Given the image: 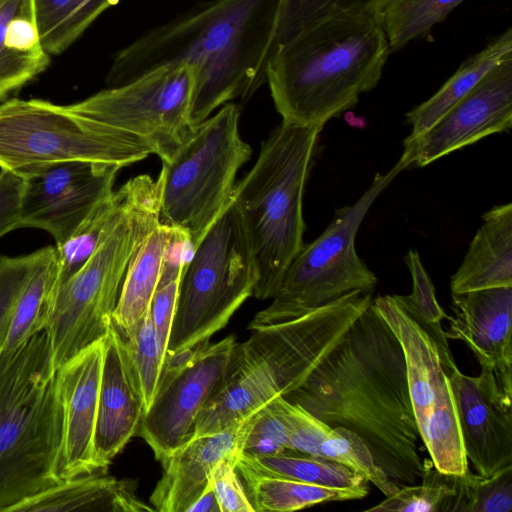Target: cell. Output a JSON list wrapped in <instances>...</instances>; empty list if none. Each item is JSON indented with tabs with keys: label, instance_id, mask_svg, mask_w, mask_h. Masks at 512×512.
<instances>
[{
	"label": "cell",
	"instance_id": "obj_40",
	"mask_svg": "<svg viewBox=\"0 0 512 512\" xmlns=\"http://www.w3.org/2000/svg\"><path fill=\"white\" fill-rule=\"evenodd\" d=\"M44 252L41 248L24 256H0V341L14 304Z\"/></svg>",
	"mask_w": 512,
	"mask_h": 512
},
{
	"label": "cell",
	"instance_id": "obj_4",
	"mask_svg": "<svg viewBox=\"0 0 512 512\" xmlns=\"http://www.w3.org/2000/svg\"><path fill=\"white\" fill-rule=\"evenodd\" d=\"M371 303V292L357 289L252 330L235 344L225 379L197 416L192 437L222 431L300 387Z\"/></svg>",
	"mask_w": 512,
	"mask_h": 512
},
{
	"label": "cell",
	"instance_id": "obj_6",
	"mask_svg": "<svg viewBox=\"0 0 512 512\" xmlns=\"http://www.w3.org/2000/svg\"><path fill=\"white\" fill-rule=\"evenodd\" d=\"M321 130L281 122L262 142L251 170L234 186L232 199L256 264L257 299L275 295L304 245L303 195Z\"/></svg>",
	"mask_w": 512,
	"mask_h": 512
},
{
	"label": "cell",
	"instance_id": "obj_33",
	"mask_svg": "<svg viewBox=\"0 0 512 512\" xmlns=\"http://www.w3.org/2000/svg\"><path fill=\"white\" fill-rule=\"evenodd\" d=\"M387 1L388 0H281L274 39L268 59L277 45L288 40L303 28L324 18L339 14H353L368 15L380 19L382 10Z\"/></svg>",
	"mask_w": 512,
	"mask_h": 512
},
{
	"label": "cell",
	"instance_id": "obj_22",
	"mask_svg": "<svg viewBox=\"0 0 512 512\" xmlns=\"http://www.w3.org/2000/svg\"><path fill=\"white\" fill-rule=\"evenodd\" d=\"M512 287V204L483 215L468 251L450 281L451 293Z\"/></svg>",
	"mask_w": 512,
	"mask_h": 512
},
{
	"label": "cell",
	"instance_id": "obj_26",
	"mask_svg": "<svg viewBox=\"0 0 512 512\" xmlns=\"http://www.w3.org/2000/svg\"><path fill=\"white\" fill-rule=\"evenodd\" d=\"M235 466L262 475L335 489L353 490L364 497L369 493V482L350 468L326 458L296 451L267 456H253L241 452Z\"/></svg>",
	"mask_w": 512,
	"mask_h": 512
},
{
	"label": "cell",
	"instance_id": "obj_3",
	"mask_svg": "<svg viewBox=\"0 0 512 512\" xmlns=\"http://www.w3.org/2000/svg\"><path fill=\"white\" fill-rule=\"evenodd\" d=\"M390 52L380 19L339 14L280 43L265 82L282 122L321 127L378 84Z\"/></svg>",
	"mask_w": 512,
	"mask_h": 512
},
{
	"label": "cell",
	"instance_id": "obj_15",
	"mask_svg": "<svg viewBox=\"0 0 512 512\" xmlns=\"http://www.w3.org/2000/svg\"><path fill=\"white\" fill-rule=\"evenodd\" d=\"M120 169L106 163L67 161L18 173L24 179L18 229H41L56 245L63 243L114 191Z\"/></svg>",
	"mask_w": 512,
	"mask_h": 512
},
{
	"label": "cell",
	"instance_id": "obj_34",
	"mask_svg": "<svg viewBox=\"0 0 512 512\" xmlns=\"http://www.w3.org/2000/svg\"><path fill=\"white\" fill-rule=\"evenodd\" d=\"M464 0H388L381 23L390 49H399L428 32Z\"/></svg>",
	"mask_w": 512,
	"mask_h": 512
},
{
	"label": "cell",
	"instance_id": "obj_8",
	"mask_svg": "<svg viewBox=\"0 0 512 512\" xmlns=\"http://www.w3.org/2000/svg\"><path fill=\"white\" fill-rule=\"evenodd\" d=\"M257 278L247 233L232 199L184 266L165 358L209 345L211 336L253 295Z\"/></svg>",
	"mask_w": 512,
	"mask_h": 512
},
{
	"label": "cell",
	"instance_id": "obj_11",
	"mask_svg": "<svg viewBox=\"0 0 512 512\" xmlns=\"http://www.w3.org/2000/svg\"><path fill=\"white\" fill-rule=\"evenodd\" d=\"M150 154L139 139L96 128L67 105L18 98L0 104V169L21 173L67 161L123 168Z\"/></svg>",
	"mask_w": 512,
	"mask_h": 512
},
{
	"label": "cell",
	"instance_id": "obj_1",
	"mask_svg": "<svg viewBox=\"0 0 512 512\" xmlns=\"http://www.w3.org/2000/svg\"><path fill=\"white\" fill-rule=\"evenodd\" d=\"M284 398L331 427L355 432L398 487L420 483L425 459L403 350L372 303L304 383Z\"/></svg>",
	"mask_w": 512,
	"mask_h": 512
},
{
	"label": "cell",
	"instance_id": "obj_13",
	"mask_svg": "<svg viewBox=\"0 0 512 512\" xmlns=\"http://www.w3.org/2000/svg\"><path fill=\"white\" fill-rule=\"evenodd\" d=\"M399 341L419 436L434 467L448 474L468 470L454 395L438 347L427 331L394 299L372 301Z\"/></svg>",
	"mask_w": 512,
	"mask_h": 512
},
{
	"label": "cell",
	"instance_id": "obj_39",
	"mask_svg": "<svg viewBox=\"0 0 512 512\" xmlns=\"http://www.w3.org/2000/svg\"><path fill=\"white\" fill-rule=\"evenodd\" d=\"M292 451L288 432L270 402L255 412L242 452L253 456L278 455Z\"/></svg>",
	"mask_w": 512,
	"mask_h": 512
},
{
	"label": "cell",
	"instance_id": "obj_16",
	"mask_svg": "<svg viewBox=\"0 0 512 512\" xmlns=\"http://www.w3.org/2000/svg\"><path fill=\"white\" fill-rule=\"evenodd\" d=\"M512 126V53L430 128L403 141L399 160L406 168L424 167L453 151Z\"/></svg>",
	"mask_w": 512,
	"mask_h": 512
},
{
	"label": "cell",
	"instance_id": "obj_29",
	"mask_svg": "<svg viewBox=\"0 0 512 512\" xmlns=\"http://www.w3.org/2000/svg\"><path fill=\"white\" fill-rule=\"evenodd\" d=\"M57 280L56 250L47 246L14 304L0 341V352L16 349L44 328L48 302Z\"/></svg>",
	"mask_w": 512,
	"mask_h": 512
},
{
	"label": "cell",
	"instance_id": "obj_19",
	"mask_svg": "<svg viewBox=\"0 0 512 512\" xmlns=\"http://www.w3.org/2000/svg\"><path fill=\"white\" fill-rule=\"evenodd\" d=\"M452 309L446 338L464 341L512 394V287L452 293Z\"/></svg>",
	"mask_w": 512,
	"mask_h": 512
},
{
	"label": "cell",
	"instance_id": "obj_23",
	"mask_svg": "<svg viewBox=\"0 0 512 512\" xmlns=\"http://www.w3.org/2000/svg\"><path fill=\"white\" fill-rule=\"evenodd\" d=\"M155 511L136 494V484L104 471L62 481L15 506L9 512Z\"/></svg>",
	"mask_w": 512,
	"mask_h": 512
},
{
	"label": "cell",
	"instance_id": "obj_32",
	"mask_svg": "<svg viewBox=\"0 0 512 512\" xmlns=\"http://www.w3.org/2000/svg\"><path fill=\"white\" fill-rule=\"evenodd\" d=\"M412 277L410 295H393L398 304L414 318L434 339L445 371L456 366L452 357L448 339L442 329L441 321L448 316L439 305L432 280L424 268L416 250H409L404 257Z\"/></svg>",
	"mask_w": 512,
	"mask_h": 512
},
{
	"label": "cell",
	"instance_id": "obj_14",
	"mask_svg": "<svg viewBox=\"0 0 512 512\" xmlns=\"http://www.w3.org/2000/svg\"><path fill=\"white\" fill-rule=\"evenodd\" d=\"M233 335L194 352L167 356L138 435L162 462L187 442L197 416L225 379Z\"/></svg>",
	"mask_w": 512,
	"mask_h": 512
},
{
	"label": "cell",
	"instance_id": "obj_43",
	"mask_svg": "<svg viewBox=\"0 0 512 512\" xmlns=\"http://www.w3.org/2000/svg\"><path fill=\"white\" fill-rule=\"evenodd\" d=\"M186 512H220L216 496L210 484L188 507Z\"/></svg>",
	"mask_w": 512,
	"mask_h": 512
},
{
	"label": "cell",
	"instance_id": "obj_37",
	"mask_svg": "<svg viewBox=\"0 0 512 512\" xmlns=\"http://www.w3.org/2000/svg\"><path fill=\"white\" fill-rule=\"evenodd\" d=\"M120 335L146 411L153 401L165 361V353L157 339L149 310L129 332Z\"/></svg>",
	"mask_w": 512,
	"mask_h": 512
},
{
	"label": "cell",
	"instance_id": "obj_35",
	"mask_svg": "<svg viewBox=\"0 0 512 512\" xmlns=\"http://www.w3.org/2000/svg\"><path fill=\"white\" fill-rule=\"evenodd\" d=\"M455 474L437 470L431 459H425L420 483L399 487L379 504L364 511L375 512H453Z\"/></svg>",
	"mask_w": 512,
	"mask_h": 512
},
{
	"label": "cell",
	"instance_id": "obj_18",
	"mask_svg": "<svg viewBox=\"0 0 512 512\" xmlns=\"http://www.w3.org/2000/svg\"><path fill=\"white\" fill-rule=\"evenodd\" d=\"M103 348L104 338L58 368L62 438L57 472L61 481L100 472L94 460V434Z\"/></svg>",
	"mask_w": 512,
	"mask_h": 512
},
{
	"label": "cell",
	"instance_id": "obj_10",
	"mask_svg": "<svg viewBox=\"0 0 512 512\" xmlns=\"http://www.w3.org/2000/svg\"><path fill=\"white\" fill-rule=\"evenodd\" d=\"M404 169L398 160L388 172L377 173L355 203L335 211L323 233L303 245L270 305L254 316L248 329L299 317L353 290L374 289L377 278L356 252V235L373 202Z\"/></svg>",
	"mask_w": 512,
	"mask_h": 512
},
{
	"label": "cell",
	"instance_id": "obj_21",
	"mask_svg": "<svg viewBox=\"0 0 512 512\" xmlns=\"http://www.w3.org/2000/svg\"><path fill=\"white\" fill-rule=\"evenodd\" d=\"M255 412L222 431L190 438L163 460L162 476L150 496L154 510L186 512L209 486L213 468L224 459L237 461Z\"/></svg>",
	"mask_w": 512,
	"mask_h": 512
},
{
	"label": "cell",
	"instance_id": "obj_24",
	"mask_svg": "<svg viewBox=\"0 0 512 512\" xmlns=\"http://www.w3.org/2000/svg\"><path fill=\"white\" fill-rule=\"evenodd\" d=\"M49 63L33 0H0V101L32 81Z\"/></svg>",
	"mask_w": 512,
	"mask_h": 512
},
{
	"label": "cell",
	"instance_id": "obj_5",
	"mask_svg": "<svg viewBox=\"0 0 512 512\" xmlns=\"http://www.w3.org/2000/svg\"><path fill=\"white\" fill-rule=\"evenodd\" d=\"M58 369L45 329L0 352V512L62 481Z\"/></svg>",
	"mask_w": 512,
	"mask_h": 512
},
{
	"label": "cell",
	"instance_id": "obj_7",
	"mask_svg": "<svg viewBox=\"0 0 512 512\" xmlns=\"http://www.w3.org/2000/svg\"><path fill=\"white\" fill-rule=\"evenodd\" d=\"M158 222L156 181L149 175H138L137 189L125 215L89 259L51 293L44 329L57 369L106 336L128 263Z\"/></svg>",
	"mask_w": 512,
	"mask_h": 512
},
{
	"label": "cell",
	"instance_id": "obj_41",
	"mask_svg": "<svg viewBox=\"0 0 512 512\" xmlns=\"http://www.w3.org/2000/svg\"><path fill=\"white\" fill-rule=\"evenodd\" d=\"M235 465V460L224 459L213 468L209 476V484L220 512H255Z\"/></svg>",
	"mask_w": 512,
	"mask_h": 512
},
{
	"label": "cell",
	"instance_id": "obj_12",
	"mask_svg": "<svg viewBox=\"0 0 512 512\" xmlns=\"http://www.w3.org/2000/svg\"><path fill=\"white\" fill-rule=\"evenodd\" d=\"M194 80L193 66L167 64L67 106L96 128L139 139L164 162L195 129L189 121Z\"/></svg>",
	"mask_w": 512,
	"mask_h": 512
},
{
	"label": "cell",
	"instance_id": "obj_2",
	"mask_svg": "<svg viewBox=\"0 0 512 512\" xmlns=\"http://www.w3.org/2000/svg\"><path fill=\"white\" fill-rule=\"evenodd\" d=\"M281 0H211L140 35L116 52L114 87L167 64L194 67L193 128L218 107L248 100L265 83Z\"/></svg>",
	"mask_w": 512,
	"mask_h": 512
},
{
	"label": "cell",
	"instance_id": "obj_20",
	"mask_svg": "<svg viewBox=\"0 0 512 512\" xmlns=\"http://www.w3.org/2000/svg\"><path fill=\"white\" fill-rule=\"evenodd\" d=\"M145 412L123 339L113 323L104 337L94 460L105 471L130 440L138 435Z\"/></svg>",
	"mask_w": 512,
	"mask_h": 512
},
{
	"label": "cell",
	"instance_id": "obj_28",
	"mask_svg": "<svg viewBox=\"0 0 512 512\" xmlns=\"http://www.w3.org/2000/svg\"><path fill=\"white\" fill-rule=\"evenodd\" d=\"M138 185L131 178L103 200L63 243L56 245L57 284L77 271L128 210ZM56 284V285H57Z\"/></svg>",
	"mask_w": 512,
	"mask_h": 512
},
{
	"label": "cell",
	"instance_id": "obj_36",
	"mask_svg": "<svg viewBox=\"0 0 512 512\" xmlns=\"http://www.w3.org/2000/svg\"><path fill=\"white\" fill-rule=\"evenodd\" d=\"M317 442V457L350 468L375 485L385 496L399 489L376 464L368 446L355 432L344 427H331L325 423Z\"/></svg>",
	"mask_w": 512,
	"mask_h": 512
},
{
	"label": "cell",
	"instance_id": "obj_25",
	"mask_svg": "<svg viewBox=\"0 0 512 512\" xmlns=\"http://www.w3.org/2000/svg\"><path fill=\"white\" fill-rule=\"evenodd\" d=\"M178 234V230L158 222L132 255L112 315V323L120 333L129 332L149 310Z\"/></svg>",
	"mask_w": 512,
	"mask_h": 512
},
{
	"label": "cell",
	"instance_id": "obj_27",
	"mask_svg": "<svg viewBox=\"0 0 512 512\" xmlns=\"http://www.w3.org/2000/svg\"><path fill=\"white\" fill-rule=\"evenodd\" d=\"M512 53V30L507 29L483 50L470 56L428 100L406 114L410 135L430 128L459 102L501 59Z\"/></svg>",
	"mask_w": 512,
	"mask_h": 512
},
{
	"label": "cell",
	"instance_id": "obj_30",
	"mask_svg": "<svg viewBox=\"0 0 512 512\" xmlns=\"http://www.w3.org/2000/svg\"><path fill=\"white\" fill-rule=\"evenodd\" d=\"M246 483V492L256 511L292 512L323 502L362 499L353 490L335 489L255 473L236 467Z\"/></svg>",
	"mask_w": 512,
	"mask_h": 512
},
{
	"label": "cell",
	"instance_id": "obj_31",
	"mask_svg": "<svg viewBox=\"0 0 512 512\" xmlns=\"http://www.w3.org/2000/svg\"><path fill=\"white\" fill-rule=\"evenodd\" d=\"M119 0H33L41 45L48 55L67 50Z\"/></svg>",
	"mask_w": 512,
	"mask_h": 512
},
{
	"label": "cell",
	"instance_id": "obj_17",
	"mask_svg": "<svg viewBox=\"0 0 512 512\" xmlns=\"http://www.w3.org/2000/svg\"><path fill=\"white\" fill-rule=\"evenodd\" d=\"M447 375L467 460L483 477L512 466V394L486 369L473 377L456 365Z\"/></svg>",
	"mask_w": 512,
	"mask_h": 512
},
{
	"label": "cell",
	"instance_id": "obj_38",
	"mask_svg": "<svg viewBox=\"0 0 512 512\" xmlns=\"http://www.w3.org/2000/svg\"><path fill=\"white\" fill-rule=\"evenodd\" d=\"M453 512H510L512 510V466L490 477L469 469L455 474Z\"/></svg>",
	"mask_w": 512,
	"mask_h": 512
},
{
	"label": "cell",
	"instance_id": "obj_42",
	"mask_svg": "<svg viewBox=\"0 0 512 512\" xmlns=\"http://www.w3.org/2000/svg\"><path fill=\"white\" fill-rule=\"evenodd\" d=\"M23 187L24 179L20 174L0 169V237L18 229Z\"/></svg>",
	"mask_w": 512,
	"mask_h": 512
},
{
	"label": "cell",
	"instance_id": "obj_9",
	"mask_svg": "<svg viewBox=\"0 0 512 512\" xmlns=\"http://www.w3.org/2000/svg\"><path fill=\"white\" fill-rule=\"evenodd\" d=\"M239 115L234 103L222 105L162 162L159 222L184 234L193 247L232 200L236 174L251 157Z\"/></svg>",
	"mask_w": 512,
	"mask_h": 512
}]
</instances>
